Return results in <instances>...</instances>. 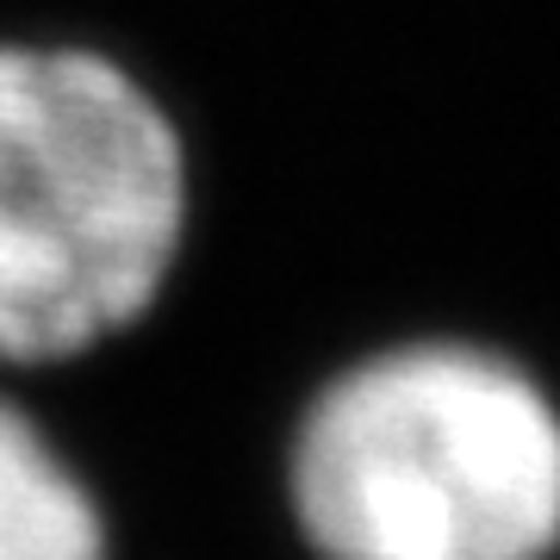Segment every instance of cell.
I'll return each instance as SVG.
<instances>
[{
  "instance_id": "6da1fadb",
  "label": "cell",
  "mask_w": 560,
  "mask_h": 560,
  "mask_svg": "<svg viewBox=\"0 0 560 560\" xmlns=\"http://www.w3.org/2000/svg\"><path fill=\"white\" fill-rule=\"evenodd\" d=\"M293 504L324 560H548L560 418L480 349L361 361L305 418Z\"/></svg>"
},
{
  "instance_id": "7a4b0ae2",
  "label": "cell",
  "mask_w": 560,
  "mask_h": 560,
  "mask_svg": "<svg viewBox=\"0 0 560 560\" xmlns=\"http://www.w3.org/2000/svg\"><path fill=\"white\" fill-rule=\"evenodd\" d=\"M180 231L187 156L138 75L0 44V361H69L138 324Z\"/></svg>"
},
{
  "instance_id": "3957f363",
  "label": "cell",
  "mask_w": 560,
  "mask_h": 560,
  "mask_svg": "<svg viewBox=\"0 0 560 560\" xmlns=\"http://www.w3.org/2000/svg\"><path fill=\"white\" fill-rule=\"evenodd\" d=\"M0 560H106V523L69 460L0 399Z\"/></svg>"
}]
</instances>
